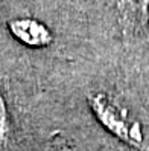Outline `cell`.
<instances>
[{
  "label": "cell",
  "instance_id": "obj_1",
  "mask_svg": "<svg viewBox=\"0 0 149 151\" xmlns=\"http://www.w3.org/2000/svg\"><path fill=\"white\" fill-rule=\"evenodd\" d=\"M88 104L96 119L113 136L129 147H134L135 150H146L145 136L140 131L137 122H131L123 110H120L107 95L93 93L88 96Z\"/></svg>",
  "mask_w": 149,
  "mask_h": 151
},
{
  "label": "cell",
  "instance_id": "obj_2",
  "mask_svg": "<svg viewBox=\"0 0 149 151\" xmlns=\"http://www.w3.org/2000/svg\"><path fill=\"white\" fill-rule=\"evenodd\" d=\"M11 31L19 40L34 47L47 46L52 41V35L44 24L35 20H15L11 23Z\"/></svg>",
  "mask_w": 149,
  "mask_h": 151
},
{
  "label": "cell",
  "instance_id": "obj_3",
  "mask_svg": "<svg viewBox=\"0 0 149 151\" xmlns=\"http://www.w3.org/2000/svg\"><path fill=\"white\" fill-rule=\"evenodd\" d=\"M9 136V122H8V113H6V105L2 95H0V142L5 144Z\"/></svg>",
  "mask_w": 149,
  "mask_h": 151
}]
</instances>
